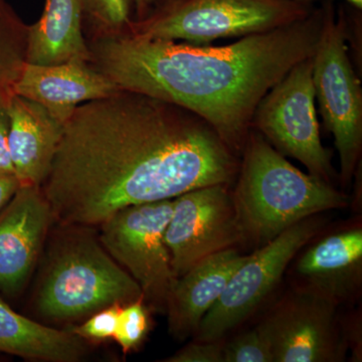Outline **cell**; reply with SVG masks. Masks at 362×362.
<instances>
[{
  "instance_id": "6da1fadb",
  "label": "cell",
  "mask_w": 362,
  "mask_h": 362,
  "mask_svg": "<svg viewBox=\"0 0 362 362\" xmlns=\"http://www.w3.org/2000/svg\"><path fill=\"white\" fill-rule=\"evenodd\" d=\"M239 164L201 117L119 89L81 104L64 124L42 190L54 220L97 226L124 207L230 185Z\"/></svg>"
},
{
  "instance_id": "7a4b0ae2",
  "label": "cell",
  "mask_w": 362,
  "mask_h": 362,
  "mask_svg": "<svg viewBox=\"0 0 362 362\" xmlns=\"http://www.w3.org/2000/svg\"><path fill=\"white\" fill-rule=\"evenodd\" d=\"M325 6L303 20L223 45L127 35L87 39L90 65L118 89L182 107L242 153L255 110L293 66L315 54Z\"/></svg>"
},
{
  "instance_id": "3957f363",
  "label": "cell",
  "mask_w": 362,
  "mask_h": 362,
  "mask_svg": "<svg viewBox=\"0 0 362 362\" xmlns=\"http://www.w3.org/2000/svg\"><path fill=\"white\" fill-rule=\"evenodd\" d=\"M240 156L232 197L243 240L263 246L314 214L349 204L332 183L302 173L256 130Z\"/></svg>"
},
{
  "instance_id": "277c9868",
  "label": "cell",
  "mask_w": 362,
  "mask_h": 362,
  "mask_svg": "<svg viewBox=\"0 0 362 362\" xmlns=\"http://www.w3.org/2000/svg\"><path fill=\"white\" fill-rule=\"evenodd\" d=\"M314 6L289 0H177L134 21L130 35L209 45L271 32L303 20Z\"/></svg>"
},
{
  "instance_id": "5b68a950",
  "label": "cell",
  "mask_w": 362,
  "mask_h": 362,
  "mask_svg": "<svg viewBox=\"0 0 362 362\" xmlns=\"http://www.w3.org/2000/svg\"><path fill=\"white\" fill-rule=\"evenodd\" d=\"M325 16L313 56L312 81L315 101L326 129L334 138L340 180L356 175L362 151V88L350 59L349 21L344 9L323 1Z\"/></svg>"
},
{
  "instance_id": "8992f818",
  "label": "cell",
  "mask_w": 362,
  "mask_h": 362,
  "mask_svg": "<svg viewBox=\"0 0 362 362\" xmlns=\"http://www.w3.org/2000/svg\"><path fill=\"white\" fill-rule=\"evenodd\" d=\"M140 299L141 288L129 273L94 240L80 238L52 259L37 305L45 316L70 319Z\"/></svg>"
},
{
  "instance_id": "52a82bcc",
  "label": "cell",
  "mask_w": 362,
  "mask_h": 362,
  "mask_svg": "<svg viewBox=\"0 0 362 362\" xmlns=\"http://www.w3.org/2000/svg\"><path fill=\"white\" fill-rule=\"evenodd\" d=\"M313 57L300 62L272 87L252 115L256 130L282 156L303 164L308 173L332 183V153L321 141L312 81Z\"/></svg>"
},
{
  "instance_id": "ba28073f",
  "label": "cell",
  "mask_w": 362,
  "mask_h": 362,
  "mask_svg": "<svg viewBox=\"0 0 362 362\" xmlns=\"http://www.w3.org/2000/svg\"><path fill=\"white\" fill-rule=\"evenodd\" d=\"M173 199L124 207L100 225L105 249L137 282L144 301L164 310L176 280L164 243Z\"/></svg>"
},
{
  "instance_id": "9c48e42d",
  "label": "cell",
  "mask_w": 362,
  "mask_h": 362,
  "mask_svg": "<svg viewBox=\"0 0 362 362\" xmlns=\"http://www.w3.org/2000/svg\"><path fill=\"white\" fill-rule=\"evenodd\" d=\"M316 221H300L247 256L202 319L199 341H216L245 322L273 291L294 257L315 235Z\"/></svg>"
},
{
  "instance_id": "30bf717a",
  "label": "cell",
  "mask_w": 362,
  "mask_h": 362,
  "mask_svg": "<svg viewBox=\"0 0 362 362\" xmlns=\"http://www.w3.org/2000/svg\"><path fill=\"white\" fill-rule=\"evenodd\" d=\"M337 303L303 287L288 295L259 324L274 362H339L349 344Z\"/></svg>"
},
{
  "instance_id": "8fae6325",
  "label": "cell",
  "mask_w": 362,
  "mask_h": 362,
  "mask_svg": "<svg viewBox=\"0 0 362 362\" xmlns=\"http://www.w3.org/2000/svg\"><path fill=\"white\" fill-rule=\"evenodd\" d=\"M230 185L197 188L173 199L164 243L175 277L243 240Z\"/></svg>"
},
{
  "instance_id": "7c38bea8",
  "label": "cell",
  "mask_w": 362,
  "mask_h": 362,
  "mask_svg": "<svg viewBox=\"0 0 362 362\" xmlns=\"http://www.w3.org/2000/svg\"><path fill=\"white\" fill-rule=\"evenodd\" d=\"M52 218L42 187L21 185L0 214V290L13 294L25 284Z\"/></svg>"
},
{
  "instance_id": "4fadbf2b",
  "label": "cell",
  "mask_w": 362,
  "mask_h": 362,
  "mask_svg": "<svg viewBox=\"0 0 362 362\" xmlns=\"http://www.w3.org/2000/svg\"><path fill=\"white\" fill-rule=\"evenodd\" d=\"M118 90L89 63L74 61L51 66L25 63L14 94L42 105L65 124L81 104L110 96Z\"/></svg>"
},
{
  "instance_id": "5bb4252c",
  "label": "cell",
  "mask_w": 362,
  "mask_h": 362,
  "mask_svg": "<svg viewBox=\"0 0 362 362\" xmlns=\"http://www.w3.org/2000/svg\"><path fill=\"white\" fill-rule=\"evenodd\" d=\"M246 259L237 249L230 247L206 257L176 278L166 305L169 331L173 337L185 340L197 334L202 319Z\"/></svg>"
},
{
  "instance_id": "9a60e30c",
  "label": "cell",
  "mask_w": 362,
  "mask_h": 362,
  "mask_svg": "<svg viewBox=\"0 0 362 362\" xmlns=\"http://www.w3.org/2000/svg\"><path fill=\"white\" fill-rule=\"evenodd\" d=\"M6 110L14 173L21 185L42 187L61 142L64 124L42 105L16 95Z\"/></svg>"
},
{
  "instance_id": "2e32d148",
  "label": "cell",
  "mask_w": 362,
  "mask_h": 362,
  "mask_svg": "<svg viewBox=\"0 0 362 362\" xmlns=\"http://www.w3.org/2000/svg\"><path fill=\"white\" fill-rule=\"evenodd\" d=\"M304 287L335 303L357 294L362 283V230L350 228L317 242L300 257Z\"/></svg>"
},
{
  "instance_id": "e0dca14e",
  "label": "cell",
  "mask_w": 362,
  "mask_h": 362,
  "mask_svg": "<svg viewBox=\"0 0 362 362\" xmlns=\"http://www.w3.org/2000/svg\"><path fill=\"white\" fill-rule=\"evenodd\" d=\"M82 0H45L39 21L28 25L26 63L51 66L68 62L90 64Z\"/></svg>"
},
{
  "instance_id": "ac0fdd59",
  "label": "cell",
  "mask_w": 362,
  "mask_h": 362,
  "mask_svg": "<svg viewBox=\"0 0 362 362\" xmlns=\"http://www.w3.org/2000/svg\"><path fill=\"white\" fill-rule=\"evenodd\" d=\"M83 338L47 327L13 311L0 298V352L23 358L75 362L85 354Z\"/></svg>"
},
{
  "instance_id": "d6986e66",
  "label": "cell",
  "mask_w": 362,
  "mask_h": 362,
  "mask_svg": "<svg viewBox=\"0 0 362 362\" xmlns=\"http://www.w3.org/2000/svg\"><path fill=\"white\" fill-rule=\"evenodd\" d=\"M28 25L6 0H0V108L8 107L26 63Z\"/></svg>"
},
{
  "instance_id": "ffe728a7",
  "label": "cell",
  "mask_w": 362,
  "mask_h": 362,
  "mask_svg": "<svg viewBox=\"0 0 362 362\" xmlns=\"http://www.w3.org/2000/svg\"><path fill=\"white\" fill-rule=\"evenodd\" d=\"M89 33L86 39L116 37L130 32L133 0H82Z\"/></svg>"
},
{
  "instance_id": "44dd1931",
  "label": "cell",
  "mask_w": 362,
  "mask_h": 362,
  "mask_svg": "<svg viewBox=\"0 0 362 362\" xmlns=\"http://www.w3.org/2000/svg\"><path fill=\"white\" fill-rule=\"evenodd\" d=\"M143 302L140 299L126 304L119 312L114 338L123 352L137 349L148 333V312Z\"/></svg>"
},
{
  "instance_id": "7402d4cb",
  "label": "cell",
  "mask_w": 362,
  "mask_h": 362,
  "mask_svg": "<svg viewBox=\"0 0 362 362\" xmlns=\"http://www.w3.org/2000/svg\"><path fill=\"white\" fill-rule=\"evenodd\" d=\"M223 362H274L268 340L258 327L223 344Z\"/></svg>"
},
{
  "instance_id": "603a6c76",
  "label": "cell",
  "mask_w": 362,
  "mask_h": 362,
  "mask_svg": "<svg viewBox=\"0 0 362 362\" xmlns=\"http://www.w3.org/2000/svg\"><path fill=\"white\" fill-rule=\"evenodd\" d=\"M121 305L113 304L106 308L99 310L89 320L82 325L74 327L71 332L83 338V339L102 341V340L114 338L115 335L117 321Z\"/></svg>"
},
{
  "instance_id": "cb8c5ba5",
  "label": "cell",
  "mask_w": 362,
  "mask_h": 362,
  "mask_svg": "<svg viewBox=\"0 0 362 362\" xmlns=\"http://www.w3.org/2000/svg\"><path fill=\"white\" fill-rule=\"evenodd\" d=\"M166 362H223V344L221 340L189 343L165 359Z\"/></svg>"
},
{
  "instance_id": "d4e9b609",
  "label": "cell",
  "mask_w": 362,
  "mask_h": 362,
  "mask_svg": "<svg viewBox=\"0 0 362 362\" xmlns=\"http://www.w3.org/2000/svg\"><path fill=\"white\" fill-rule=\"evenodd\" d=\"M8 115L6 108H0V173L14 175L8 146Z\"/></svg>"
},
{
  "instance_id": "484cf974",
  "label": "cell",
  "mask_w": 362,
  "mask_h": 362,
  "mask_svg": "<svg viewBox=\"0 0 362 362\" xmlns=\"http://www.w3.org/2000/svg\"><path fill=\"white\" fill-rule=\"evenodd\" d=\"M20 185V180L16 175L0 173V209L8 204Z\"/></svg>"
},
{
  "instance_id": "4316f807",
  "label": "cell",
  "mask_w": 362,
  "mask_h": 362,
  "mask_svg": "<svg viewBox=\"0 0 362 362\" xmlns=\"http://www.w3.org/2000/svg\"><path fill=\"white\" fill-rule=\"evenodd\" d=\"M134 1V21L146 18L154 11V0H133Z\"/></svg>"
},
{
  "instance_id": "83f0119b",
  "label": "cell",
  "mask_w": 362,
  "mask_h": 362,
  "mask_svg": "<svg viewBox=\"0 0 362 362\" xmlns=\"http://www.w3.org/2000/svg\"><path fill=\"white\" fill-rule=\"evenodd\" d=\"M289 1L299 2V4H313L315 1H334V0H289ZM349 4L352 8H356L357 11L362 9V0H343Z\"/></svg>"
},
{
  "instance_id": "f1b7e54d",
  "label": "cell",
  "mask_w": 362,
  "mask_h": 362,
  "mask_svg": "<svg viewBox=\"0 0 362 362\" xmlns=\"http://www.w3.org/2000/svg\"><path fill=\"white\" fill-rule=\"evenodd\" d=\"M175 1H177V0H154V9L157 8V7L166 6V4Z\"/></svg>"
}]
</instances>
